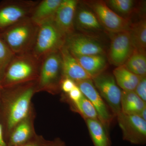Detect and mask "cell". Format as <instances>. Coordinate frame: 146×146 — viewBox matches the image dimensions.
<instances>
[{"label": "cell", "mask_w": 146, "mask_h": 146, "mask_svg": "<svg viewBox=\"0 0 146 146\" xmlns=\"http://www.w3.org/2000/svg\"><path fill=\"white\" fill-rule=\"evenodd\" d=\"M36 93V81L2 89L0 121L5 141L13 127L30 112L33 106L32 99Z\"/></svg>", "instance_id": "6da1fadb"}, {"label": "cell", "mask_w": 146, "mask_h": 146, "mask_svg": "<svg viewBox=\"0 0 146 146\" xmlns=\"http://www.w3.org/2000/svg\"><path fill=\"white\" fill-rule=\"evenodd\" d=\"M41 63L31 52L14 55L2 76V89L36 81Z\"/></svg>", "instance_id": "7a4b0ae2"}, {"label": "cell", "mask_w": 146, "mask_h": 146, "mask_svg": "<svg viewBox=\"0 0 146 146\" xmlns=\"http://www.w3.org/2000/svg\"><path fill=\"white\" fill-rule=\"evenodd\" d=\"M38 27L29 17L9 27L0 35L14 54L30 52L34 46Z\"/></svg>", "instance_id": "3957f363"}, {"label": "cell", "mask_w": 146, "mask_h": 146, "mask_svg": "<svg viewBox=\"0 0 146 146\" xmlns=\"http://www.w3.org/2000/svg\"><path fill=\"white\" fill-rule=\"evenodd\" d=\"M60 52L47 56L41 61L39 77L36 80V93L42 91L54 95L60 91L63 78Z\"/></svg>", "instance_id": "277c9868"}, {"label": "cell", "mask_w": 146, "mask_h": 146, "mask_svg": "<svg viewBox=\"0 0 146 146\" xmlns=\"http://www.w3.org/2000/svg\"><path fill=\"white\" fill-rule=\"evenodd\" d=\"M65 39L53 21L42 24L38 27L32 53L41 62L48 55L59 51L64 46Z\"/></svg>", "instance_id": "5b68a950"}, {"label": "cell", "mask_w": 146, "mask_h": 146, "mask_svg": "<svg viewBox=\"0 0 146 146\" xmlns=\"http://www.w3.org/2000/svg\"><path fill=\"white\" fill-rule=\"evenodd\" d=\"M38 1H4L0 3V33L29 18Z\"/></svg>", "instance_id": "8992f818"}, {"label": "cell", "mask_w": 146, "mask_h": 146, "mask_svg": "<svg viewBox=\"0 0 146 146\" xmlns=\"http://www.w3.org/2000/svg\"><path fill=\"white\" fill-rule=\"evenodd\" d=\"M102 27L111 33L129 30L131 24L127 18L122 17L112 10L102 1L87 2Z\"/></svg>", "instance_id": "52a82bcc"}, {"label": "cell", "mask_w": 146, "mask_h": 146, "mask_svg": "<svg viewBox=\"0 0 146 146\" xmlns=\"http://www.w3.org/2000/svg\"><path fill=\"white\" fill-rule=\"evenodd\" d=\"M117 116L124 140L134 145L146 143V121L139 115H129L121 111Z\"/></svg>", "instance_id": "ba28073f"}, {"label": "cell", "mask_w": 146, "mask_h": 146, "mask_svg": "<svg viewBox=\"0 0 146 146\" xmlns=\"http://www.w3.org/2000/svg\"><path fill=\"white\" fill-rule=\"evenodd\" d=\"M94 85L103 98L115 116L121 112L122 91L114 76L102 73L92 78Z\"/></svg>", "instance_id": "9c48e42d"}, {"label": "cell", "mask_w": 146, "mask_h": 146, "mask_svg": "<svg viewBox=\"0 0 146 146\" xmlns=\"http://www.w3.org/2000/svg\"><path fill=\"white\" fill-rule=\"evenodd\" d=\"M108 60L117 67L123 65L134 48L129 31L112 33Z\"/></svg>", "instance_id": "30bf717a"}, {"label": "cell", "mask_w": 146, "mask_h": 146, "mask_svg": "<svg viewBox=\"0 0 146 146\" xmlns=\"http://www.w3.org/2000/svg\"><path fill=\"white\" fill-rule=\"evenodd\" d=\"M64 46L73 55H104V48L99 42L82 34L74 33L67 36Z\"/></svg>", "instance_id": "8fae6325"}, {"label": "cell", "mask_w": 146, "mask_h": 146, "mask_svg": "<svg viewBox=\"0 0 146 146\" xmlns=\"http://www.w3.org/2000/svg\"><path fill=\"white\" fill-rule=\"evenodd\" d=\"M75 82L83 96L95 107L100 121L106 127L108 126L111 123L112 116L102 98L94 85L92 80H84Z\"/></svg>", "instance_id": "7c38bea8"}, {"label": "cell", "mask_w": 146, "mask_h": 146, "mask_svg": "<svg viewBox=\"0 0 146 146\" xmlns=\"http://www.w3.org/2000/svg\"><path fill=\"white\" fill-rule=\"evenodd\" d=\"M78 3L76 0H62L54 16L55 25L65 38L74 32L75 17Z\"/></svg>", "instance_id": "4fadbf2b"}, {"label": "cell", "mask_w": 146, "mask_h": 146, "mask_svg": "<svg viewBox=\"0 0 146 146\" xmlns=\"http://www.w3.org/2000/svg\"><path fill=\"white\" fill-rule=\"evenodd\" d=\"M36 115L33 106L29 115L13 127L6 140L7 146L22 145L36 136L34 127Z\"/></svg>", "instance_id": "5bb4252c"}, {"label": "cell", "mask_w": 146, "mask_h": 146, "mask_svg": "<svg viewBox=\"0 0 146 146\" xmlns=\"http://www.w3.org/2000/svg\"><path fill=\"white\" fill-rule=\"evenodd\" d=\"M61 59L63 78L70 79L75 82L92 79L91 76L84 70L74 56L65 46L59 50Z\"/></svg>", "instance_id": "9a60e30c"}, {"label": "cell", "mask_w": 146, "mask_h": 146, "mask_svg": "<svg viewBox=\"0 0 146 146\" xmlns=\"http://www.w3.org/2000/svg\"><path fill=\"white\" fill-rule=\"evenodd\" d=\"M62 0H42L38 2L33 8L30 18L39 26L53 21Z\"/></svg>", "instance_id": "2e32d148"}, {"label": "cell", "mask_w": 146, "mask_h": 146, "mask_svg": "<svg viewBox=\"0 0 146 146\" xmlns=\"http://www.w3.org/2000/svg\"><path fill=\"white\" fill-rule=\"evenodd\" d=\"M72 55L92 78L103 73L107 67V59L105 55Z\"/></svg>", "instance_id": "e0dca14e"}, {"label": "cell", "mask_w": 146, "mask_h": 146, "mask_svg": "<svg viewBox=\"0 0 146 146\" xmlns=\"http://www.w3.org/2000/svg\"><path fill=\"white\" fill-rule=\"evenodd\" d=\"M121 111L129 115H139L146 108L143 101L134 91H122L121 102Z\"/></svg>", "instance_id": "ac0fdd59"}, {"label": "cell", "mask_w": 146, "mask_h": 146, "mask_svg": "<svg viewBox=\"0 0 146 146\" xmlns=\"http://www.w3.org/2000/svg\"><path fill=\"white\" fill-rule=\"evenodd\" d=\"M86 125L94 146H111L105 126L98 119H86Z\"/></svg>", "instance_id": "d6986e66"}, {"label": "cell", "mask_w": 146, "mask_h": 146, "mask_svg": "<svg viewBox=\"0 0 146 146\" xmlns=\"http://www.w3.org/2000/svg\"><path fill=\"white\" fill-rule=\"evenodd\" d=\"M113 75L118 86L125 91H134L142 77L129 71L123 65L115 68Z\"/></svg>", "instance_id": "ffe728a7"}, {"label": "cell", "mask_w": 146, "mask_h": 146, "mask_svg": "<svg viewBox=\"0 0 146 146\" xmlns=\"http://www.w3.org/2000/svg\"><path fill=\"white\" fill-rule=\"evenodd\" d=\"M74 25L78 28L89 31L102 29V26L94 12L85 9L76 11Z\"/></svg>", "instance_id": "44dd1931"}, {"label": "cell", "mask_w": 146, "mask_h": 146, "mask_svg": "<svg viewBox=\"0 0 146 146\" xmlns=\"http://www.w3.org/2000/svg\"><path fill=\"white\" fill-rule=\"evenodd\" d=\"M124 66L135 74L143 76L146 74V51L134 49Z\"/></svg>", "instance_id": "7402d4cb"}, {"label": "cell", "mask_w": 146, "mask_h": 146, "mask_svg": "<svg viewBox=\"0 0 146 146\" xmlns=\"http://www.w3.org/2000/svg\"><path fill=\"white\" fill-rule=\"evenodd\" d=\"M129 31L134 49L146 51L145 19H142L135 23L131 25Z\"/></svg>", "instance_id": "603a6c76"}, {"label": "cell", "mask_w": 146, "mask_h": 146, "mask_svg": "<svg viewBox=\"0 0 146 146\" xmlns=\"http://www.w3.org/2000/svg\"><path fill=\"white\" fill-rule=\"evenodd\" d=\"M72 104L75 109L83 116L85 119L99 120L95 107L84 96L77 102Z\"/></svg>", "instance_id": "cb8c5ba5"}, {"label": "cell", "mask_w": 146, "mask_h": 146, "mask_svg": "<svg viewBox=\"0 0 146 146\" xmlns=\"http://www.w3.org/2000/svg\"><path fill=\"white\" fill-rule=\"evenodd\" d=\"M106 3L112 10L123 15H129L134 10V1L132 0H109Z\"/></svg>", "instance_id": "d4e9b609"}, {"label": "cell", "mask_w": 146, "mask_h": 146, "mask_svg": "<svg viewBox=\"0 0 146 146\" xmlns=\"http://www.w3.org/2000/svg\"><path fill=\"white\" fill-rule=\"evenodd\" d=\"M14 55L0 35V76L1 78Z\"/></svg>", "instance_id": "484cf974"}, {"label": "cell", "mask_w": 146, "mask_h": 146, "mask_svg": "<svg viewBox=\"0 0 146 146\" xmlns=\"http://www.w3.org/2000/svg\"><path fill=\"white\" fill-rule=\"evenodd\" d=\"M135 93L143 100L146 101V76L141 77L138 85L134 91Z\"/></svg>", "instance_id": "4316f807"}, {"label": "cell", "mask_w": 146, "mask_h": 146, "mask_svg": "<svg viewBox=\"0 0 146 146\" xmlns=\"http://www.w3.org/2000/svg\"><path fill=\"white\" fill-rule=\"evenodd\" d=\"M51 141L46 140L41 135L37 134L30 141L19 146H49Z\"/></svg>", "instance_id": "83f0119b"}, {"label": "cell", "mask_w": 146, "mask_h": 146, "mask_svg": "<svg viewBox=\"0 0 146 146\" xmlns=\"http://www.w3.org/2000/svg\"><path fill=\"white\" fill-rule=\"evenodd\" d=\"M76 86V82L72 80L67 78H63L60 82V90L65 94H68Z\"/></svg>", "instance_id": "f1b7e54d"}, {"label": "cell", "mask_w": 146, "mask_h": 146, "mask_svg": "<svg viewBox=\"0 0 146 146\" xmlns=\"http://www.w3.org/2000/svg\"><path fill=\"white\" fill-rule=\"evenodd\" d=\"M67 96L68 99L70 100L72 104H74L81 99L83 95L78 86L76 85L72 90L67 94Z\"/></svg>", "instance_id": "f546056e"}, {"label": "cell", "mask_w": 146, "mask_h": 146, "mask_svg": "<svg viewBox=\"0 0 146 146\" xmlns=\"http://www.w3.org/2000/svg\"><path fill=\"white\" fill-rule=\"evenodd\" d=\"M0 146H7L5 138L2 125L0 121Z\"/></svg>", "instance_id": "4dcf8cb0"}, {"label": "cell", "mask_w": 146, "mask_h": 146, "mask_svg": "<svg viewBox=\"0 0 146 146\" xmlns=\"http://www.w3.org/2000/svg\"><path fill=\"white\" fill-rule=\"evenodd\" d=\"M49 146H66L65 142L60 138H56L51 141Z\"/></svg>", "instance_id": "1f68e13d"}, {"label": "cell", "mask_w": 146, "mask_h": 146, "mask_svg": "<svg viewBox=\"0 0 146 146\" xmlns=\"http://www.w3.org/2000/svg\"><path fill=\"white\" fill-rule=\"evenodd\" d=\"M139 116H140V117H141L142 119H143L144 120H145V121L146 120V108H145L143 110H142V112H141L140 115H139Z\"/></svg>", "instance_id": "d6a6232c"}, {"label": "cell", "mask_w": 146, "mask_h": 146, "mask_svg": "<svg viewBox=\"0 0 146 146\" xmlns=\"http://www.w3.org/2000/svg\"><path fill=\"white\" fill-rule=\"evenodd\" d=\"M1 78L0 76V94H1V91L2 89V87L1 86Z\"/></svg>", "instance_id": "836d02e7"}]
</instances>
